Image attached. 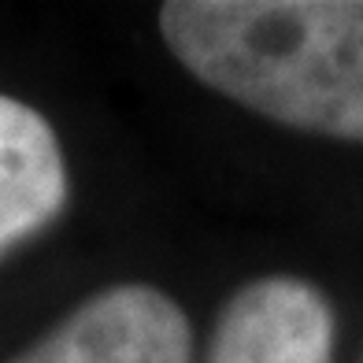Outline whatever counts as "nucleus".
Listing matches in <instances>:
<instances>
[{
    "label": "nucleus",
    "mask_w": 363,
    "mask_h": 363,
    "mask_svg": "<svg viewBox=\"0 0 363 363\" xmlns=\"http://www.w3.org/2000/svg\"><path fill=\"white\" fill-rule=\"evenodd\" d=\"M160 34L193 78L271 123L363 141V0H171Z\"/></svg>",
    "instance_id": "nucleus-1"
},
{
    "label": "nucleus",
    "mask_w": 363,
    "mask_h": 363,
    "mask_svg": "<svg viewBox=\"0 0 363 363\" xmlns=\"http://www.w3.org/2000/svg\"><path fill=\"white\" fill-rule=\"evenodd\" d=\"M11 363H193V330L163 289L123 282L78 304Z\"/></svg>",
    "instance_id": "nucleus-2"
},
{
    "label": "nucleus",
    "mask_w": 363,
    "mask_h": 363,
    "mask_svg": "<svg viewBox=\"0 0 363 363\" xmlns=\"http://www.w3.org/2000/svg\"><path fill=\"white\" fill-rule=\"evenodd\" d=\"M208 363H334V308L304 278H256L219 311Z\"/></svg>",
    "instance_id": "nucleus-3"
},
{
    "label": "nucleus",
    "mask_w": 363,
    "mask_h": 363,
    "mask_svg": "<svg viewBox=\"0 0 363 363\" xmlns=\"http://www.w3.org/2000/svg\"><path fill=\"white\" fill-rule=\"evenodd\" d=\"M67 204V163L41 111L0 93V256Z\"/></svg>",
    "instance_id": "nucleus-4"
}]
</instances>
